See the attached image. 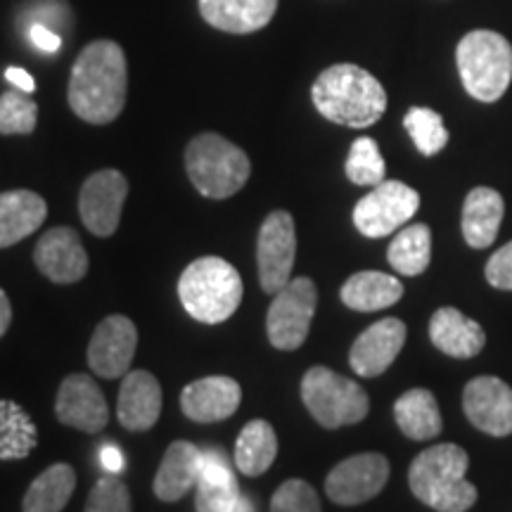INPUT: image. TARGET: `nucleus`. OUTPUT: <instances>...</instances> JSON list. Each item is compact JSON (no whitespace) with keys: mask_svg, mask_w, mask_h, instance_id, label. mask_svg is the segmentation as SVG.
I'll list each match as a JSON object with an SVG mask.
<instances>
[{"mask_svg":"<svg viewBox=\"0 0 512 512\" xmlns=\"http://www.w3.org/2000/svg\"><path fill=\"white\" fill-rule=\"evenodd\" d=\"M271 512H323L316 489L304 479H287L271 498Z\"/></svg>","mask_w":512,"mask_h":512,"instance_id":"35","label":"nucleus"},{"mask_svg":"<svg viewBox=\"0 0 512 512\" xmlns=\"http://www.w3.org/2000/svg\"><path fill=\"white\" fill-rule=\"evenodd\" d=\"M311 100L332 124L368 128L387 112V93L373 74L358 64H332L313 81Z\"/></svg>","mask_w":512,"mask_h":512,"instance_id":"2","label":"nucleus"},{"mask_svg":"<svg viewBox=\"0 0 512 512\" xmlns=\"http://www.w3.org/2000/svg\"><path fill=\"white\" fill-rule=\"evenodd\" d=\"M240 489L233 470L223 453L207 448L202 451L200 479L195 484V510L197 512H235L240 501Z\"/></svg>","mask_w":512,"mask_h":512,"instance_id":"20","label":"nucleus"},{"mask_svg":"<svg viewBox=\"0 0 512 512\" xmlns=\"http://www.w3.org/2000/svg\"><path fill=\"white\" fill-rule=\"evenodd\" d=\"M470 458L456 444L422 451L408 470V484L420 503L437 512H467L477 503V489L465 479Z\"/></svg>","mask_w":512,"mask_h":512,"instance_id":"3","label":"nucleus"},{"mask_svg":"<svg viewBox=\"0 0 512 512\" xmlns=\"http://www.w3.org/2000/svg\"><path fill=\"white\" fill-rule=\"evenodd\" d=\"M128 64L124 48L110 38L88 43L76 57L69 76L67 100L76 117L105 126L126 107Z\"/></svg>","mask_w":512,"mask_h":512,"instance_id":"1","label":"nucleus"},{"mask_svg":"<svg viewBox=\"0 0 512 512\" xmlns=\"http://www.w3.org/2000/svg\"><path fill=\"white\" fill-rule=\"evenodd\" d=\"M406 344V323L399 318H382L361 332L349 351V363L356 375L377 377L382 375Z\"/></svg>","mask_w":512,"mask_h":512,"instance_id":"17","label":"nucleus"},{"mask_svg":"<svg viewBox=\"0 0 512 512\" xmlns=\"http://www.w3.org/2000/svg\"><path fill=\"white\" fill-rule=\"evenodd\" d=\"M38 444L31 415L15 401H0V460H22Z\"/></svg>","mask_w":512,"mask_h":512,"instance_id":"30","label":"nucleus"},{"mask_svg":"<svg viewBox=\"0 0 512 512\" xmlns=\"http://www.w3.org/2000/svg\"><path fill=\"white\" fill-rule=\"evenodd\" d=\"M202 19L226 34H254L271 24L278 0H200Z\"/></svg>","mask_w":512,"mask_h":512,"instance_id":"21","label":"nucleus"},{"mask_svg":"<svg viewBox=\"0 0 512 512\" xmlns=\"http://www.w3.org/2000/svg\"><path fill=\"white\" fill-rule=\"evenodd\" d=\"M34 261L38 271L57 285L79 283L88 273V252L74 228H50L34 247Z\"/></svg>","mask_w":512,"mask_h":512,"instance_id":"16","label":"nucleus"},{"mask_svg":"<svg viewBox=\"0 0 512 512\" xmlns=\"http://www.w3.org/2000/svg\"><path fill=\"white\" fill-rule=\"evenodd\" d=\"M38 105L22 93L0 95V136H29L36 131Z\"/></svg>","mask_w":512,"mask_h":512,"instance_id":"34","label":"nucleus"},{"mask_svg":"<svg viewBox=\"0 0 512 512\" xmlns=\"http://www.w3.org/2000/svg\"><path fill=\"white\" fill-rule=\"evenodd\" d=\"M12 323V306H10V299L8 294L0 290V337L5 335Z\"/></svg>","mask_w":512,"mask_h":512,"instance_id":"41","label":"nucleus"},{"mask_svg":"<svg viewBox=\"0 0 512 512\" xmlns=\"http://www.w3.org/2000/svg\"><path fill=\"white\" fill-rule=\"evenodd\" d=\"M394 418L399 430L413 441H427L439 437L444 430L439 403L430 389H408L394 403Z\"/></svg>","mask_w":512,"mask_h":512,"instance_id":"26","label":"nucleus"},{"mask_svg":"<svg viewBox=\"0 0 512 512\" xmlns=\"http://www.w3.org/2000/svg\"><path fill=\"white\" fill-rule=\"evenodd\" d=\"M460 81L479 102L501 100L512 81V46L496 31L477 29L460 38L456 50Z\"/></svg>","mask_w":512,"mask_h":512,"instance_id":"6","label":"nucleus"},{"mask_svg":"<svg viewBox=\"0 0 512 512\" xmlns=\"http://www.w3.org/2000/svg\"><path fill=\"white\" fill-rule=\"evenodd\" d=\"M278 456V434L266 420H249L235 441V467L247 477L264 475Z\"/></svg>","mask_w":512,"mask_h":512,"instance_id":"28","label":"nucleus"},{"mask_svg":"<svg viewBox=\"0 0 512 512\" xmlns=\"http://www.w3.org/2000/svg\"><path fill=\"white\" fill-rule=\"evenodd\" d=\"M430 339L441 354L451 358H472L484 349L486 335L477 320L467 318L453 306H444L430 320Z\"/></svg>","mask_w":512,"mask_h":512,"instance_id":"24","label":"nucleus"},{"mask_svg":"<svg viewBox=\"0 0 512 512\" xmlns=\"http://www.w3.org/2000/svg\"><path fill=\"white\" fill-rule=\"evenodd\" d=\"M242 389L233 377L211 375L202 380L190 382L181 394V411L188 420L202 422H221L240 408Z\"/></svg>","mask_w":512,"mask_h":512,"instance_id":"18","label":"nucleus"},{"mask_svg":"<svg viewBox=\"0 0 512 512\" xmlns=\"http://www.w3.org/2000/svg\"><path fill=\"white\" fill-rule=\"evenodd\" d=\"M202 451L190 441H174L166 448L162 463L155 475V496L164 503H176L195 489L197 479H200Z\"/></svg>","mask_w":512,"mask_h":512,"instance_id":"22","label":"nucleus"},{"mask_svg":"<svg viewBox=\"0 0 512 512\" xmlns=\"http://www.w3.org/2000/svg\"><path fill=\"white\" fill-rule=\"evenodd\" d=\"M318 290L311 278H292L283 290L275 292L268 306L266 332L268 342L280 351H294L306 342L311 320L316 316Z\"/></svg>","mask_w":512,"mask_h":512,"instance_id":"8","label":"nucleus"},{"mask_svg":"<svg viewBox=\"0 0 512 512\" xmlns=\"http://www.w3.org/2000/svg\"><path fill=\"white\" fill-rule=\"evenodd\" d=\"M467 420L491 437L512 434V389L498 377L484 375L467 382L463 392Z\"/></svg>","mask_w":512,"mask_h":512,"instance_id":"15","label":"nucleus"},{"mask_svg":"<svg viewBox=\"0 0 512 512\" xmlns=\"http://www.w3.org/2000/svg\"><path fill=\"white\" fill-rule=\"evenodd\" d=\"M505 214L501 192L494 188H475L467 192L463 204V238L470 247L486 249L498 238Z\"/></svg>","mask_w":512,"mask_h":512,"instance_id":"25","label":"nucleus"},{"mask_svg":"<svg viewBox=\"0 0 512 512\" xmlns=\"http://www.w3.org/2000/svg\"><path fill=\"white\" fill-rule=\"evenodd\" d=\"M235 512H254V505L249 503V498H247V496H240L238 508H235Z\"/></svg>","mask_w":512,"mask_h":512,"instance_id":"42","label":"nucleus"},{"mask_svg":"<svg viewBox=\"0 0 512 512\" xmlns=\"http://www.w3.org/2000/svg\"><path fill=\"white\" fill-rule=\"evenodd\" d=\"M347 178L354 185H380L387 174V166H384L380 145L373 138H358L351 145L347 164H344Z\"/></svg>","mask_w":512,"mask_h":512,"instance_id":"33","label":"nucleus"},{"mask_svg":"<svg viewBox=\"0 0 512 512\" xmlns=\"http://www.w3.org/2000/svg\"><path fill=\"white\" fill-rule=\"evenodd\" d=\"M100 463L107 472H110V475H119V472L124 470V465H126L124 463V453H121L114 444H105L100 448Z\"/></svg>","mask_w":512,"mask_h":512,"instance_id":"39","label":"nucleus"},{"mask_svg":"<svg viewBox=\"0 0 512 512\" xmlns=\"http://www.w3.org/2000/svg\"><path fill=\"white\" fill-rule=\"evenodd\" d=\"M5 79H8L10 83H15V86L22 93H34L36 91L34 76H31L29 72H24V69H19V67H10L8 72H5Z\"/></svg>","mask_w":512,"mask_h":512,"instance_id":"40","label":"nucleus"},{"mask_svg":"<svg viewBox=\"0 0 512 512\" xmlns=\"http://www.w3.org/2000/svg\"><path fill=\"white\" fill-rule=\"evenodd\" d=\"M48 204L38 192L8 190L0 192V249L17 245L43 226Z\"/></svg>","mask_w":512,"mask_h":512,"instance_id":"23","label":"nucleus"},{"mask_svg":"<svg viewBox=\"0 0 512 512\" xmlns=\"http://www.w3.org/2000/svg\"><path fill=\"white\" fill-rule=\"evenodd\" d=\"M86 512H131V491L117 475L102 477L88 494Z\"/></svg>","mask_w":512,"mask_h":512,"instance_id":"36","label":"nucleus"},{"mask_svg":"<svg viewBox=\"0 0 512 512\" xmlns=\"http://www.w3.org/2000/svg\"><path fill=\"white\" fill-rule=\"evenodd\" d=\"M302 401L325 430L356 425L370 411L366 389L325 366H313L302 380Z\"/></svg>","mask_w":512,"mask_h":512,"instance_id":"7","label":"nucleus"},{"mask_svg":"<svg viewBox=\"0 0 512 512\" xmlns=\"http://www.w3.org/2000/svg\"><path fill=\"white\" fill-rule=\"evenodd\" d=\"M29 38L38 50H43V53H57V50L62 48L60 34H55V31L46 27V24H31Z\"/></svg>","mask_w":512,"mask_h":512,"instance_id":"38","label":"nucleus"},{"mask_svg":"<svg viewBox=\"0 0 512 512\" xmlns=\"http://www.w3.org/2000/svg\"><path fill=\"white\" fill-rule=\"evenodd\" d=\"M55 413L62 425L86 434H98L110 422V408H107L105 394L88 375L64 377L57 389Z\"/></svg>","mask_w":512,"mask_h":512,"instance_id":"13","label":"nucleus"},{"mask_svg":"<svg viewBox=\"0 0 512 512\" xmlns=\"http://www.w3.org/2000/svg\"><path fill=\"white\" fill-rule=\"evenodd\" d=\"M128 195L126 176L117 169L95 171L81 185L79 214L83 226L98 238H112L117 233Z\"/></svg>","mask_w":512,"mask_h":512,"instance_id":"11","label":"nucleus"},{"mask_svg":"<svg viewBox=\"0 0 512 512\" xmlns=\"http://www.w3.org/2000/svg\"><path fill=\"white\" fill-rule=\"evenodd\" d=\"M389 479V460L382 453H358L332 467L325 494L337 505H361L375 498Z\"/></svg>","mask_w":512,"mask_h":512,"instance_id":"12","label":"nucleus"},{"mask_svg":"<svg viewBox=\"0 0 512 512\" xmlns=\"http://www.w3.org/2000/svg\"><path fill=\"white\" fill-rule=\"evenodd\" d=\"M76 489V472L72 465L55 463L43 470L24 494V512H62Z\"/></svg>","mask_w":512,"mask_h":512,"instance_id":"29","label":"nucleus"},{"mask_svg":"<svg viewBox=\"0 0 512 512\" xmlns=\"http://www.w3.org/2000/svg\"><path fill=\"white\" fill-rule=\"evenodd\" d=\"M486 280L496 287V290L512 292V242L494 252V256L486 264Z\"/></svg>","mask_w":512,"mask_h":512,"instance_id":"37","label":"nucleus"},{"mask_svg":"<svg viewBox=\"0 0 512 512\" xmlns=\"http://www.w3.org/2000/svg\"><path fill=\"white\" fill-rule=\"evenodd\" d=\"M117 415L128 432H147L162 415V387L147 370H131L119 389Z\"/></svg>","mask_w":512,"mask_h":512,"instance_id":"19","label":"nucleus"},{"mask_svg":"<svg viewBox=\"0 0 512 512\" xmlns=\"http://www.w3.org/2000/svg\"><path fill=\"white\" fill-rule=\"evenodd\" d=\"M294 256H297V230L290 211H271L261 223L256 238V266H259L261 290L280 292L292 280Z\"/></svg>","mask_w":512,"mask_h":512,"instance_id":"10","label":"nucleus"},{"mask_svg":"<svg viewBox=\"0 0 512 512\" xmlns=\"http://www.w3.org/2000/svg\"><path fill=\"white\" fill-rule=\"evenodd\" d=\"M339 297H342L344 306L354 311H382L399 302L403 297V285L394 275L380 271H361L351 275L347 283L342 285Z\"/></svg>","mask_w":512,"mask_h":512,"instance_id":"27","label":"nucleus"},{"mask_svg":"<svg viewBox=\"0 0 512 512\" xmlns=\"http://www.w3.org/2000/svg\"><path fill=\"white\" fill-rule=\"evenodd\" d=\"M185 169L195 190L209 200H228L249 181L252 164L245 150L219 133H200L185 147Z\"/></svg>","mask_w":512,"mask_h":512,"instance_id":"5","label":"nucleus"},{"mask_svg":"<svg viewBox=\"0 0 512 512\" xmlns=\"http://www.w3.org/2000/svg\"><path fill=\"white\" fill-rule=\"evenodd\" d=\"M136 347V323L126 316H110L93 332L91 344H88V366L105 380H117L128 373Z\"/></svg>","mask_w":512,"mask_h":512,"instance_id":"14","label":"nucleus"},{"mask_svg":"<svg viewBox=\"0 0 512 512\" xmlns=\"http://www.w3.org/2000/svg\"><path fill=\"white\" fill-rule=\"evenodd\" d=\"M387 259L401 275H420L432 259V233L425 223H413L396 233L387 249Z\"/></svg>","mask_w":512,"mask_h":512,"instance_id":"31","label":"nucleus"},{"mask_svg":"<svg viewBox=\"0 0 512 512\" xmlns=\"http://www.w3.org/2000/svg\"><path fill=\"white\" fill-rule=\"evenodd\" d=\"M420 195L401 181H382L354 207V226L366 238H384L413 219Z\"/></svg>","mask_w":512,"mask_h":512,"instance_id":"9","label":"nucleus"},{"mask_svg":"<svg viewBox=\"0 0 512 512\" xmlns=\"http://www.w3.org/2000/svg\"><path fill=\"white\" fill-rule=\"evenodd\" d=\"M240 273L221 256H202L192 261L178 278V299L192 318L204 325H219L240 309Z\"/></svg>","mask_w":512,"mask_h":512,"instance_id":"4","label":"nucleus"},{"mask_svg":"<svg viewBox=\"0 0 512 512\" xmlns=\"http://www.w3.org/2000/svg\"><path fill=\"white\" fill-rule=\"evenodd\" d=\"M403 126L411 133L413 143L425 157H434L444 150L448 143V131L439 112L430 107H413L403 117Z\"/></svg>","mask_w":512,"mask_h":512,"instance_id":"32","label":"nucleus"}]
</instances>
